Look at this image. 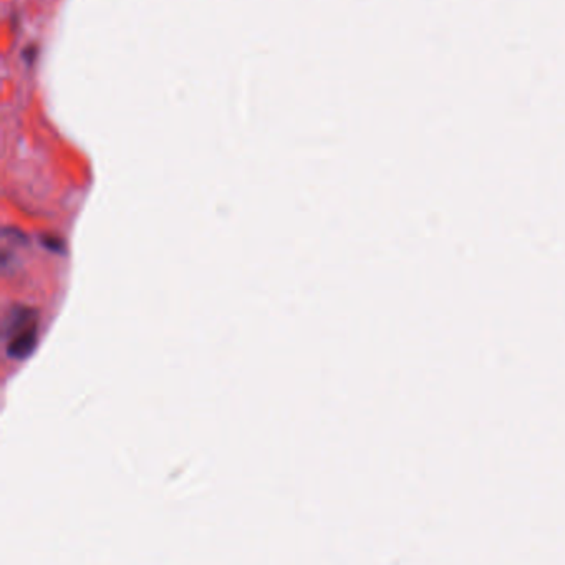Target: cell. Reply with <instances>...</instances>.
Returning <instances> with one entry per match:
<instances>
[{
	"label": "cell",
	"mask_w": 565,
	"mask_h": 565,
	"mask_svg": "<svg viewBox=\"0 0 565 565\" xmlns=\"http://www.w3.org/2000/svg\"><path fill=\"white\" fill-rule=\"evenodd\" d=\"M37 315L29 309L12 310L6 325L8 357L15 360L30 357L37 346Z\"/></svg>",
	"instance_id": "obj_1"
}]
</instances>
